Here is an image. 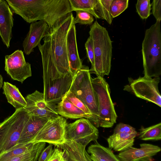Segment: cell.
Segmentation results:
<instances>
[{
    "label": "cell",
    "instance_id": "cell-12",
    "mask_svg": "<svg viewBox=\"0 0 161 161\" xmlns=\"http://www.w3.org/2000/svg\"><path fill=\"white\" fill-rule=\"evenodd\" d=\"M73 11L86 12L96 19L106 20L109 25L113 21L110 7L112 0H69Z\"/></svg>",
    "mask_w": 161,
    "mask_h": 161
},
{
    "label": "cell",
    "instance_id": "cell-13",
    "mask_svg": "<svg viewBox=\"0 0 161 161\" xmlns=\"http://www.w3.org/2000/svg\"><path fill=\"white\" fill-rule=\"evenodd\" d=\"M27 105L24 109L30 114L48 119L58 117L57 105L46 101L43 93L36 90L27 95Z\"/></svg>",
    "mask_w": 161,
    "mask_h": 161
},
{
    "label": "cell",
    "instance_id": "cell-3",
    "mask_svg": "<svg viewBox=\"0 0 161 161\" xmlns=\"http://www.w3.org/2000/svg\"><path fill=\"white\" fill-rule=\"evenodd\" d=\"M89 36L93 45L94 63L89 71L97 77L108 75L111 67L112 41L106 29L95 21L90 26Z\"/></svg>",
    "mask_w": 161,
    "mask_h": 161
},
{
    "label": "cell",
    "instance_id": "cell-5",
    "mask_svg": "<svg viewBox=\"0 0 161 161\" xmlns=\"http://www.w3.org/2000/svg\"><path fill=\"white\" fill-rule=\"evenodd\" d=\"M30 116L24 109H18L0 123V155L18 144Z\"/></svg>",
    "mask_w": 161,
    "mask_h": 161
},
{
    "label": "cell",
    "instance_id": "cell-11",
    "mask_svg": "<svg viewBox=\"0 0 161 161\" xmlns=\"http://www.w3.org/2000/svg\"><path fill=\"white\" fill-rule=\"evenodd\" d=\"M4 69L13 80L21 83L32 76L31 64L26 62L21 50L5 56Z\"/></svg>",
    "mask_w": 161,
    "mask_h": 161
},
{
    "label": "cell",
    "instance_id": "cell-27",
    "mask_svg": "<svg viewBox=\"0 0 161 161\" xmlns=\"http://www.w3.org/2000/svg\"><path fill=\"white\" fill-rule=\"evenodd\" d=\"M87 152L91 154L90 156L92 161H108L106 147L97 142L88 147Z\"/></svg>",
    "mask_w": 161,
    "mask_h": 161
},
{
    "label": "cell",
    "instance_id": "cell-1",
    "mask_svg": "<svg viewBox=\"0 0 161 161\" xmlns=\"http://www.w3.org/2000/svg\"><path fill=\"white\" fill-rule=\"evenodd\" d=\"M74 19L71 13L59 19L49 28L43 44L38 46L42 58L43 87L51 81L70 74L67 38L74 24Z\"/></svg>",
    "mask_w": 161,
    "mask_h": 161
},
{
    "label": "cell",
    "instance_id": "cell-18",
    "mask_svg": "<svg viewBox=\"0 0 161 161\" xmlns=\"http://www.w3.org/2000/svg\"><path fill=\"white\" fill-rule=\"evenodd\" d=\"M57 147L63 151L62 161H92L86 147L66 138L65 142Z\"/></svg>",
    "mask_w": 161,
    "mask_h": 161
},
{
    "label": "cell",
    "instance_id": "cell-28",
    "mask_svg": "<svg viewBox=\"0 0 161 161\" xmlns=\"http://www.w3.org/2000/svg\"><path fill=\"white\" fill-rule=\"evenodd\" d=\"M129 1V0H112L110 11L113 18L119 16L128 8Z\"/></svg>",
    "mask_w": 161,
    "mask_h": 161
},
{
    "label": "cell",
    "instance_id": "cell-34",
    "mask_svg": "<svg viewBox=\"0 0 161 161\" xmlns=\"http://www.w3.org/2000/svg\"><path fill=\"white\" fill-rule=\"evenodd\" d=\"M137 132L135 129L132 126L122 123H120L117 125L115 128L113 133L121 132L129 133H134Z\"/></svg>",
    "mask_w": 161,
    "mask_h": 161
},
{
    "label": "cell",
    "instance_id": "cell-7",
    "mask_svg": "<svg viewBox=\"0 0 161 161\" xmlns=\"http://www.w3.org/2000/svg\"><path fill=\"white\" fill-rule=\"evenodd\" d=\"M91 81L97 98L99 127H112L116 123L117 116L111 97L109 85L103 77L100 76L92 78Z\"/></svg>",
    "mask_w": 161,
    "mask_h": 161
},
{
    "label": "cell",
    "instance_id": "cell-35",
    "mask_svg": "<svg viewBox=\"0 0 161 161\" xmlns=\"http://www.w3.org/2000/svg\"><path fill=\"white\" fill-rule=\"evenodd\" d=\"M63 151L57 147L52 151L51 155L47 161H62Z\"/></svg>",
    "mask_w": 161,
    "mask_h": 161
},
{
    "label": "cell",
    "instance_id": "cell-33",
    "mask_svg": "<svg viewBox=\"0 0 161 161\" xmlns=\"http://www.w3.org/2000/svg\"><path fill=\"white\" fill-rule=\"evenodd\" d=\"M152 13L156 21H161V0H153L151 4Z\"/></svg>",
    "mask_w": 161,
    "mask_h": 161
},
{
    "label": "cell",
    "instance_id": "cell-36",
    "mask_svg": "<svg viewBox=\"0 0 161 161\" xmlns=\"http://www.w3.org/2000/svg\"><path fill=\"white\" fill-rule=\"evenodd\" d=\"M53 150L52 145L50 144L42 150L39 156L38 161H47L51 155Z\"/></svg>",
    "mask_w": 161,
    "mask_h": 161
},
{
    "label": "cell",
    "instance_id": "cell-14",
    "mask_svg": "<svg viewBox=\"0 0 161 161\" xmlns=\"http://www.w3.org/2000/svg\"><path fill=\"white\" fill-rule=\"evenodd\" d=\"M73 77L70 74L55 79L43 88L45 101L57 105L69 91Z\"/></svg>",
    "mask_w": 161,
    "mask_h": 161
},
{
    "label": "cell",
    "instance_id": "cell-10",
    "mask_svg": "<svg viewBox=\"0 0 161 161\" xmlns=\"http://www.w3.org/2000/svg\"><path fill=\"white\" fill-rule=\"evenodd\" d=\"M160 78L139 77L132 81L130 85L131 91L137 97L161 107V96L158 88Z\"/></svg>",
    "mask_w": 161,
    "mask_h": 161
},
{
    "label": "cell",
    "instance_id": "cell-25",
    "mask_svg": "<svg viewBox=\"0 0 161 161\" xmlns=\"http://www.w3.org/2000/svg\"><path fill=\"white\" fill-rule=\"evenodd\" d=\"M139 138L144 141H158L161 139V123L144 128L142 126L139 130Z\"/></svg>",
    "mask_w": 161,
    "mask_h": 161
},
{
    "label": "cell",
    "instance_id": "cell-4",
    "mask_svg": "<svg viewBox=\"0 0 161 161\" xmlns=\"http://www.w3.org/2000/svg\"><path fill=\"white\" fill-rule=\"evenodd\" d=\"M142 55L144 77H159L161 74L160 22L146 29L142 42Z\"/></svg>",
    "mask_w": 161,
    "mask_h": 161
},
{
    "label": "cell",
    "instance_id": "cell-37",
    "mask_svg": "<svg viewBox=\"0 0 161 161\" xmlns=\"http://www.w3.org/2000/svg\"><path fill=\"white\" fill-rule=\"evenodd\" d=\"M108 161H121L118 157L116 156L112 151L109 148L106 147Z\"/></svg>",
    "mask_w": 161,
    "mask_h": 161
},
{
    "label": "cell",
    "instance_id": "cell-20",
    "mask_svg": "<svg viewBox=\"0 0 161 161\" xmlns=\"http://www.w3.org/2000/svg\"><path fill=\"white\" fill-rule=\"evenodd\" d=\"M56 108L58 114L64 118L73 119L84 118L90 120L97 128L99 127L98 122L94 117L85 113L64 97L57 104Z\"/></svg>",
    "mask_w": 161,
    "mask_h": 161
},
{
    "label": "cell",
    "instance_id": "cell-15",
    "mask_svg": "<svg viewBox=\"0 0 161 161\" xmlns=\"http://www.w3.org/2000/svg\"><path fill=\"white\" fill-rule=\"evenodd\" d=\"M140 147H132L118 155L121 161H153V157L161 151L159 147L149 143L140 144Z\"/></svg>",
    "mask_w": 161,
    "mask_h": 161
},
{
    "label": "cell",
    "instance_id": "cell-24",
    "mask_svg": "<svg viewBox=\"0 0 161 161\" xmlns=\"http://www.w3.org/2000/svg\"><path fill=\"white\" fill-rule=\"evenodd\" d=\"M37 143L18 144L0 155V161H9L16 156L32 149Z\"/></svg>",
    "mask_w": 161,
    "mask_h": 161
},
{
    "label": "cell",
    "instance_id": "cell-21",
    "mask_svg": "<svg viewBox=\"0 0 161 161\" xmlns=\"http://www.w3.org/2000/svg\"><path fill=\"white\" fill-rule=\"evenodd\" d=\"M30 114L29 118L22 132L18 144L31 142L38 132L49 119Z\"/></svg>",
    "mask_w": 161,
    "mask_h": 161
},
{
    "label": "cell",
    "instance_id": "cell-38",
    "mask_svg": "<svg viewBox=\"0 0 161 161\" xmlns=\"http://www.w3.org/2000/svg\"><path fill=\"white\" fill-rule=\"evenodd\" d=\"M3 78L2 75L0 74V89L2 88L3 85Z\"/></svg>",
    "mask_w": 161,
    "mask_h": 161
},
{
    "label": "cell",
    "instance_id": "cell-6",
    "mask_svg": "<svg viewBox=\"0 0 161 161\" xmlns=\"http://www.w3.org/2000/svg\"><path fill=\"white\" fill-rule=\"evenodd\" d=\"M91 78L89 67L83 65L82 68L73 76L69 91L86 106L97 120L99 125L97 98L92 83Z\"/></svg>",
    "mask_w": 161,
    "mask_h": 161
},
{
    "label": "cell",
    "instance_id": "cell-23",
    "mask_svg": "<svg viewBox=\"0 0 161 161\" xmlns=\"http://www.w3.org/2000/svg\"><path fill=\"white\" fill-rule=\"evenodd\" d=\"M2 88L3 93L8 102L15 108V110L23 108L26 106L25 98L15 86L8 82H4Z\"/></svg>",
    "mask_w": 161,
    "mask_h": 161
},
{
    "label": "cell",
    "instance_id": "cell-30",
    "mask_svg": "<svg viewBox=\"0 0 161 161\" xmlns=\"http://www.w3.org/2000/svg\"><path fill=\"white\" fill-rule=\"evenodd\" d=\"M64 97L75 106L82 110L85 113L94 117L97 120L98 124V122L97 119L92 114L90 111L86 106L72 92L69 91L66 93Z\"/></svg>",
    "mask_w": 161,
    "mask_h": 161
},
{
    "label": "cell",
    "instance_id": "cell-17",
    "mask_svg": "<svg viewBox=\"0 0 161 161\" xmlns=\"http://www.w3.org/2000/svg\"><path fill=\"white\" fill-rule=\"evenodd\" d=\"M14 25L13 13L6 0H0V36L8 48Z\"/></svg>",
    "mask_w": 161,
    "mask_h": 161
},
{
    "label": "cell",
    "instance_id": "cell-19",
    "mask_svg": "<svg viewBox=\"0 0 161 161\" xmlns=\"http://www.w3.org/2000/svg\"><path fill=\"white\" fill-rule=\"evenodd\" d=\"M67 47L70 73L73 77L83 65L78 51L76 30L75 24L72 25L68 32Z\"/></svg>",
    "mask_w": 161,
    "mask_h": 161
},
{
    "label": "cell",
    "instance_id": "cell-2",
    "mask_svg": "<svg viewBox=\"0 0 161 161\" xmlns=\"http://www.w3.org/2000/svg\"><path fill=\"white\" fill-rule=\"evenodd\" d=\"M13 13L29 23L43 21L52 27L73 10L69 0H7Z\"/></svg>",
    "mask_w": 161,
    "mask_h": 161
},
{
    "label": "cell",
    "instance_id": "cell-8",
    "mask_svg": "<svg viewBox=\"0 0 161 161\" xmlns=\"http://www.w3.org/2000/svg\"><path fill=\"white\" fill-rule=\"evenodd\" d=\"M67 124L66 120L60 115L49 119L31 142H47L56 147L62 144L66 139Z\"/></svg>",
    "mask_w": 161,
    "mask_h": 161
},
{
    "label": "cell",
    "instance_id": "cell-32",
    "mask_svg": "<svg viewBox=\"0 0 161 161\" xmlns=\"http://www.w3.org/2000/svg\"><path fill=\"white\" fill-rule=\"evenodd\" d=\"M85 47L87 58L91 64L92 66L94 63V54L92 41L90 36L85 42Z\"/></svg>",
    "mask_w": 161,
    "mask_h": 161
},
{
    "label": "cell",
    "instance_id": "cell-9",
    "mask_svg": "<svg viewBox=\"0 0 161 161\" xmlns=\"http://www.w3.org/2000/svg\"><path fill=\"white\" fill-rule=\"evenodd\" d=\"M98 135L97 128L90 120L84 118L67 123L66 126V138L86 147L91 141L97 142Z\"/></svg>",
    "mask_w": 161,
    "mask_h": 161
},
{
    "label": "cell",
    "instance_id": "cell-31",
    "mask_svg": "<svg viewBox=\"0 0 161 161\" xmlns=\"http://www.w3.org/2000/svg\"><path fill=\"white\" fill-rule=\"evenodd\" d=\"M76 16L74 19V24L79 23L81 25H91L94 20L93 16L90 13L81 10L75 11Z\"/></svg>",
    "mask_w": 161,
    "mask_h": 161
},
{
    "label": "cell",
    "instance_id": "cell-29",
    "mask_svg": "<svg viewBox=\"0 0 161 161\" xmlns=\"http://www.w3.org/2000/svg\"><path fill=\"white\" fill-rule=\"evenodd\" d=\"M150 0H138L136 4V12L142 19H147L151 14Z\"/></svg>",
    "mask_w": 161,
    "mask_h": 161
},
{
    "label": "cell",
    "instance_id": "cell-26",
    "mask_svg": "<svg viewBox=\"0 0 161 161\" xmlns=\"http://www.w3.org/2000/svg\"><path fill=\"white\" fill-rule=\"evenodd\" d=\"M46 142H37L32 149L14 157L9 161H37L44 149Z\"/></svg>",
    "mask_w": 161,
    "mask_h": 161
},
{
    "label": "cell",
    "instance_id": "cell-22",
    "mask_svg": "<svg viewBox=\"0 0 161 161\" xmlns=\"http://www.w3.org/2000/svg\"><path fill=\"white\" fill-rule=\"evenodd\" d=\"M137 132L113 133L107 139L109 148L115 151L122 152L132 147Z\"/></svg>",
    "mask_w": 161,
    "mask_h": 161
},
{
    "label": "cell",
    "instance_id": "cell-16",
    "mask_svg": "<svg viewBox=\"0 0 161 161\" xmlns=\"http://www.w3.org/2000/svg\"><path fill=\"white\" fill-rule=\"evenodd\" d=\"M49 29L47 24L43 21L31 23L29 31L23 41V52L27 55L33 52L34 49L40 44Z\"/></svg>",
    "mask_w": 161,
    "mask_h": 161
}]
</instances>
